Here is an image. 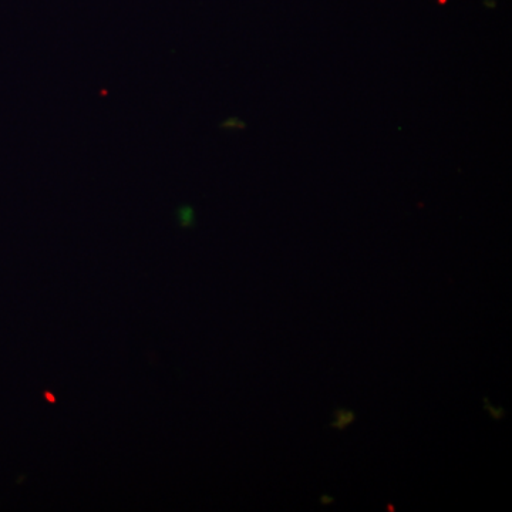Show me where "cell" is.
<instances>
[{
    "mask_svg": "<svg viewBox=\"0 0 512 512\" xmlns=\"http://www.w3.org/2000/svg\"><path fill=\"white\" fill-rule=\"evenodd\" d=\"M180 220L183 227H190L192 222H194V212H192L191 208H183L180 211Z\"/></svg>",
    "mask_w": 512,
    "mask_h": 512,
    "instance_id": "7a4b0ae2",
    "label": "cell"
},
{
    "mask_svg": "<svg viewBox=\"0 0 512 512\" xmlns=\"http://www.w3.org/2000/svg\"><path fill=\"white\" fill-rule=\"evenodd\" d=\"M335 417L336 423L332 424V426H336L340 430L345 429V427H348L349 424L355 420V414L348 412V410H339V412L335 414Z\"/></svg>",
    "mask_w": 512,
    "mask_h": 512,
    "instance_id": "6da1fadb",
    "label": "cell"
}]
</instances>
